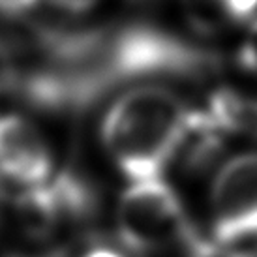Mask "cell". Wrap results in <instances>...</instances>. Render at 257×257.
Wrapping results in <instances>:
<instances>
[{
  "mask_svg": "<svg viewBox=\"0 0 257 257\" xmlns=\"http://www.w3.org/2000/svg\"><path fill=\"white\" fill-rule=\"evenodd\" d=\"M220 58L149 23L114 27L27 25L2 57L8 86L45 109H79L130 81L199 77Z\"/></svg>",
  "mask_w": 257,
  "mask_h": 257,
  "instance_id": "6da1fadb",
  "label": "cell"
},
{
  "mask_svg": "<svg viewBox=\"0 0 257 257\" xmlns=\"http://www.w3.org/2000/svg\"><path fill=\"white\" fill-rule=\"evenodd\" d=\"M190 109L169 88L141 85L120 94L101 120V143L132 182L158 179L179 156Z\"/></svg>",
  "mask_w": 257,
  "mask_h": 257,
  "instance_id": "7a4b0ae2",
  "label": "cell"
},
{
  "mask_svg": "<svg viewBox=\"0 0 257 257\" xmlns=\"http://www.w3.org/2000/svg\"><path fill=\"white\" fill-rule=\"evenodd\" d=\"M118 235L137 253L160 255L169 251H203L193 235L179 195L162 177L132 182L116 208Z\"/></svg>",
  "mask_w": 257,
  "mask_h": 257,
  "instance_id": "3957f363",
  "label": "cell"
},
{
  "mask_svg": "<svg viewBox=\"0 0 257 257\" xmlns=\"http://www.w3.org/2000/svg\"><path fill=\"white\" fill-rule=\"evenodd\" d=\"M210 214L216 244L231 246L257 238V152L233 158L218 171Z\"/></svg>",
  "mask_w": 257,
  "mask_h": 257,
  "instance_id": "277c9868",
  "label": "cell"
},
{
  "mask_svg": "<svg viewBox=\"0 0 257 257\" xmlns=\"http://www.w3.org/2000/svg\"><path fill=\"white\" fill-rule=\"evenodd\" d=\"M0 177L25 188L53 179V154L45 137L19 114L0 116Z\"/></svg>",
  "mask_w": 257,
  "mask_h": 257,
  "instance_id": "5b68a950",
  "label": "cell"
},
{
  "mask_svg": "<svg viewBox=\"0 0 257 257\" xmlns=\"http://www.w3.org/2000/svg\"><path fill=\"white\" fill-rule=\"evenodd\" d=\"M207 113L225 134L257 137V94L220 88L210 96Z\"/></svg>",
  "mask_w": 257,
  "mask_h": 257,
  "instance_id": "8992f818",
  "label": "cell"
},
{
  "mask_svg": "<svg viewBox=\"0 0 257 257\" xmlns=\"http://www.w3.org/2000/svg\"><path fill=\"white\" fill-rule=\"evenodd\" d=\"M182 10L201 34H216L229 25L225 0H182Z\"/></svg>",
  "mask_w": 257,
  "mask_h": 257,
  "instance_id": "52a82bcc",
  "label": "cell"
},
{
  "mask_svg": "<svg viewBox=\"0 0 257 257\" xmlns=\"http://www.w3.org/2000/svg\"><path fill=\"white\" fill-rule=\"evenodd\" d=\"M229 23H242L248 27L257 25V0H225Z\"/></svg>",
  "mask_w": 257,
  "mask_h": 257,
  "instance_id": "ba28073f",
  "label": "cell"
},
{
  "mask_svg": "<svg viewBox=\"0 0 257 257\" xmlns=\"http://www.w3.org/2000/svg\"><path fill=\"white\" fill-rule=\"evenodd\" d=\"M40 2L42 0H0V15L14 21H25L34 15Z\"/></svg>",
  "mask_w": 257,
  "mask_h": 257,
  "instance_id": "9c48e42d",
  "label": "cell"
},
{
  "mask_svg": "<svg viewBox=\"0 0 257 257\" xmlns=\"http://www.w3.org/2000/svg\"><path fill=\"white\" fill-rule=\"evenodd\" d=\"M238 64L242 66L246 72L257 75V25L250 27V34L244 40L238 51Z\"/></svg>",
  "mask_w": 257,
  "mask_h": 257,
  "instance_id": "30bf717a",
  "label": "cell"
},
{
  "mask_svg": "<svg viewBox=\"0 0 257 257\" xmlns=\"http://www.w3.org/2000/svg\"><path fill=\"white\" fill-rule=\"evenodd\" d=\"M47 2L68 14H83L86 10H90L98 0H47Z\"/></svg>",
  "mask_w": 257,
  "mask_h": 257,
  "instance_id": "8fae6325",
  "label": "cell"
},
{
  "mask_svg": "<svg viewBox=\"0 0 257 257\" xmlns=\"http://www.w3.org/2000/svg\"><path fill=\"white\" fill-rule=\"evenodd\" d=\"M83 257H122V255L116 250H111V248H94V250H90Z\"/></svg>",
  "mask_w": 257,
  "mask_h": 257,
  "instance_id": "7c38bea8",
  "label": "cell"
},
{
  "mask_svg": "<svg viewBox=\"0 0 257 257\" xmlns=\"http://www.w3.org/2000/svg\"><path fill=\"white\" fill-rule=\"evenodd\" d=\"M4 208H6V193H4L2 186H0V220L4 216Z\"/></svg>",
  "mask_w": 257,
  "mask_h": 257,
  "instance_id": "4fadbf2b",
  "label": "cell"
},
{
  "mask_svg": "<svg viewBox=\"0 0 257 257\" xmlns=\"http://www.w3.org/2000/svg\"><path fill=\"white\" fill-rule=\"evenodd\" d=\"M233 257H257V253H253V251H240V253H235Z\"/></svg>",
  "mask_w": 257,
  "mask_h": 257,
  "instance_id": "5bb4252c",
  "label": "cell"
}]
</instances>
